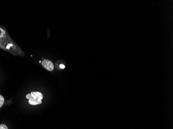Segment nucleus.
<instances>
[{"instance_id":"2","label":"nucleus","mask_w":173,"mask_h":129,"mask_svg":"<svg viewBox=\"0 0 173 129\" xmlns=\"http://www.w3.org/2000/svg\"><path fill=\"white\" fill-rule=\"evenodd\" d=\"M41 65L48 71H52L54 70V65L52 62L48 60H44L41 62Z\"/></svg>"},{"instance_id":"1","label":"nucleus","mask_w":173,"mask_h":129,"mask_svg":"<svg viewBox=\"0 0 173 129\" xmlns=\"http://www.w3.org/2000/svg\"><path fill=\"white\" fill-rule=\"evenodd\" d=\"M43 95L40 92H32L31 93V97L29 99V103L32 106H36L42 103V99Z\"/></svg>"},{"instance_id":"5","label":"nucleus","mask_w":173,"mask_h":129,"mask_svg":"<svg viewBox=\"0 0 173 129\" xmlns=\"http://www.w3.org/2000/svg\"><path fill=\"white\" fill-rule=\"evenodd\" d=\"M60 68L61 69H64L65 68V66L63 64H61L60 65Z\"/></svg>"},{"instance_id":"4","label":"nucleus","mask_w":173,"mask_h":129,"mask_svg":"<svg viewBox=\"0 0 173 129\" xmlns=\"http://www.w3.org/2000/svg\"><path fill=\"white\" fill-rule=\"evenodd\" d=\"M0 129H8V128L6 125L2 124V125H0Z\"/></svg>"},{"instance_id":"6","label":"nucleus","mask_w":173,"mask_h":129,"mask_svg":"<svg viewBox=\"0 0 173 129\" xmlns=\"http://www.w3.org/2000/svg\"><path fill=\"white\" fill-rule=\"evenodd\" d=\"M31 97V94H29L28 95H26V99H29Z\"/></svg>"},{"instance_id":"3","label":"nucleus","mask_w":173,"mask_h":129,"mask_svg":"<svg viewBox=\"0 0 173 129\" xmlns=\"http://www.w3.org/2000/svg\"><path fill=\"white\" fill-rule=\"evenodd\" d=\"M4 103V98L2 95H0V108L2 106Z\"/></svg>"}]
</instances>
